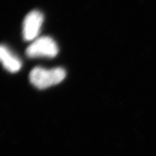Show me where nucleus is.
I'll return each instance as SVG.
<instances>
[{
	"instance_id": "f257e3e1",
	"label": "nucleus",
	"mask_w": 156,
	"mask_h": 156,
	"mask_svg": "<svg viewBox=\"0 0 156 156\" xmlns=\"http://www.w3.org/2000/svg\"><path fill=\"white\" fill-rule=\"evenodd\" d=\"M66 77L63 68L56 67L51 69L38 67L31 70L29 78L30 83L39 89H44L61 83Z\"/></svg>"
},
{
	"instance_id": "f03ea898",
	"label": "nucleus",
	"mask_w": 156,
	"mask_h": 156,
	"mask_svg": "<svg viewBox=\"0 0 156 156\" xmlns=\"http://www.w3.org/2000/svg\"><path fill=\"white\" fill-rule=\"evenodd\" d=\"M58 46L54 39L44 36L36 39L27 48L26 54L28 57H54L57 55Z\"/></svg>"
},
{
	"instance_id": "7ed1b4c3",
	"label": "nucleus",
	"mask_w": 156,
	"mask_h": 156,
	"mask_svg": "<svg viewBox=\"0 0 156 156\" xmlns=\"http://www.w3.org/2000/svg\"><path fill=\"white\" fill-rule=\"evenodd\" d=\"M44 22V15L38 10L29 12L23 21V35L25 41H32L38 36Z\"/></svg>"
},
{
	"instance_id": "20e7f679",
	"label": "nucleus",
	"mask_w": 156,
	"mask_h": 156,
	"mask_svg": "<svg viewBox=\"0 0 156 156\" xmlns=\"http://www.w3.org/2000/svg\"><path fill=\"white\" fill-rule=\"evenodd\" d=\"M0 62L10 73H17L22 67V62L7 46L0 45Z\"/></svg>"
}]
</instances>
